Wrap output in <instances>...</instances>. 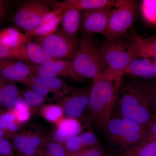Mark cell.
<instances>
[{"label":"cell","mask_w":156,"mask_h":156,"mask_svg":"<svg viewBox=\"0 0 156 156\" xmlns=\"http://www.w3.org/2000/svg\"><path fill=\"white\" fill-rule=\"evenodd\" d=\"M120 108L123 118L147 126L156 115V105L148 84L131 82L125 85Z\"/></svg>","instance_id":"1"},{"label":"cell","mask_w":156,"mask_h":156,"mask_svg":"<svg viewBox=\"0 0 156 156\" xmlns=\"http://www.w3.org/2000/svg\"><path fill=\"white\" fill-rule=\"evenodd\" d=\"M122 84L105 80L93 81L87 111L90 121L101 131H106L112 119L118 92Z\"/></svg>","instance_id":"2"},{"label":"cell","mask_w":156,"mask_h":156,"mask_svg":"<svg viewBox=\"0 0 156 156\" xmlns=\"http://www.w3.org/2000/svg\"><path fill=\"white\" fill-rule=\"evenodd\" d=\"M99 50L107 69L95 80H105L122 84L126 68L133 59L139 56L134 42L128 44L118 38L107 40Z\"/></svg>","instance_id":"3"},{"label":"cell","mask_w":156,"mask_h":156,"mask_svg":"<svg viewBox=\"0 0 156 156\" xmlns=\"http://www.w3.org/2000/svg\"><path fill=\"white\" fill-rule=\"evenodd\" d=\"M77 73L83 78L95 80L107 69L98 48L88 37L83 36L75 56L72 60Z\"/></svg>","instance_id":"4"},{"label":"cell","mask_w":156,"mask_h":156,"mask_svg":"<svg viewBox=\"0 0 156 156\" xmlns=\"http://www.w3.org/2000/svg\"><path fill=\"white\" fill-rule=\"evenodd\" d=\"M115 8L112 9L106 28L102 34L106 40L117 39L122 35L135 20L136 5L134 1H115Z\"/></svg>","instance_id":"5"},{"label":"cell","mask_w":156,"mask_h":156,"mask_svg":"<svg viewBox=\"0 0 156 156\" xmlns=\"http://www.w3.org/2000/svg\"><path fill=\"white\" fill-rule=\"evenodd\" d=\"M35 43L53 58L72 61L79 48L80 40L71 37L58 30L45 36L35 37Z\"/></svg>","instance_id":"6"},{"label":"cell","mask_w":156,"mask_h":156,"mask_svg":"<svg viewBox=\"0 0 156 156\" xmlns=\"http://www.w3.org/2000/svg\"><path fill=\"white\" fill-rule=\"evenodd\" d=\"M50 11V7L46 1H27L17 9L14 14V22L25 33L31 31L36 28Z\"/></svg>","instance_id":"7"},{"label":"cell","mask_w":156,"mask_h":156,"mask_svg":"<svg viewBox=\"0 0 156 156\" xmlns=\"http://www.w3.org/2000/svg\"><path fill=\"white\" fill-rule=\"evenodd\" d=\"M27 65L34 75L39 77L53 78L59 76L69 78L73 81L79 82L83 79L77 73L72 61L70 60L58 59L41 65Z\"/></svg>","instance_id":"8"},{"label":"cell","mask_w":156,"mask_h":156,"mask_svg":"<svg viewBox=\"0 0 156 156\" xmlns=\"http://www.w3.org/2000/svg\"><path fill=\"white\" fill-rule=\"evenodd\" d=\"M90 88L77 89L58 100L57 103L63 109L66 117L78 119L82 116L87 109L89 103Z\"/></svg>","instance_id":"9"},{"label":"cell","mask_w":156,"mask_h":156,"mask_svg":"<svg viewBox=\"0 0 156 156\" xmlns=\"http://www.w3.org/2000/svg\"><path fill=\"white\" fill-rule=\"evenodd\" d=\"M112 10L111 8H105L84 11L82 16V26L84 31L89 35L103 33Z\"/></svg>","instance_id":"10"},{"label":"cell","mask_w":156,"mask_h":156,"mask_svg":"<svg viewBox=\"0 0 156 156\" xmlns=\"http://www.w3.org/2000/svg\"><path fill=\"white\" fill-rule=\"evenodd\" d=\"M34 75L27 64L20 60L0 59V76L9 80L23 83Z\"/></svg>","instance_id":"11"},{"label":"cell","mask_w":156,"mask_h":156,"mask_svg":"<svg viewBox=\"0 0 156 156\" xmlns=\"http://www.w3.org/2000/svg\"><path fill=\"white\" fill-rule=\"evenodd\" d=\"M56 128L50 136L51 139L63 144L71 137L80 134L82 126L77 119L63 117L56 123Z\"/></svg>","instance_id":"12"},{"label":"cell","mask_w":156,"mask_h":156,"mask_svg":"<svg viewBox=\"0 0 156 156\" xmlns=\"http://www.w3.org/2000/svg\"><path fill=\"white\" fill-rule=\"evenodd\" d=\"M32 83L39 84L49 89L53 94V100H58L76 89L57 78H41L33 75L23 83L25 85Z\"/></svg>","instance_id":"13"},{"label":"cell","mask_w":156,"mask_h":156,"mask_svg":"<svg viewBox=\"0 0 156 156\" xmlns=\"http://www.w3.org/2000/svg\"><path fill=\"white\" fill-rule=\"evenodd\" d=\"M62 144L67 153L77 152L89 148L101 146L97 136L90 131L71 137Z\"/></svg>","instance_id":"14"},{"label":"cell","mask_w":156,"mask_h":156,"mask_svg":"<svg viewBox=\"0 0 156 156\" xmlns=\"http://www.w3.org/2000/svg\"><path fill=\"white\" fill-rule=\"evenodd\" d=\"M125 74L149 79L156 76V69L149 58L138 56L130 62L125 70Z\"/></svg>","instance_id":"15"},{"label":"cell","mask_w":156,"mask_h":156,"mask_svg":"<svg viewBox=\"0 0 156 156\" xmlns=\"http://www.w3.org/2000/svg\"><path fill=\"white\" fill-rule=\"evenodd\" d=\"M31 42V37L14 27L0 30V46L11 49L23 47Z\"/></svg>","instance_id":"16"},{"label":"cell","mask_w":156,"mask_h":156,"mask_svg":"<svg viewBox=\"0 0 156 156\" xmlns=\"http://www.w3.org/2000/svg\"><path fill=\"white\" fill-rule=\"evenodd\" d=\"M115 1L109 0H68L62 2H54L56 8L64 9L73 8L80 10H95L115 7Z\"/></svg>","instance_id":"17"},{"label":"cell","mask_w":156,"mask_h":156,"mask_svg":"<svg viewBox=\"0 0 156 156\" xmlns=\"http://www.w3.org/2000/svg\"><path fill=\"white\" fill-rule=\"evenodd\" d=\"M19 96V90L15 82L0 76V107L11 108Z\"/></svg>","instance_id":"18"},{"label":"cell","mask_w":156,"mask_h":156,"mask_svg":"<svg viewBox=\"0 0 156 156\" xmlns=\"http://www.w3.org/2000/svg\"><path fill=\"white\" fill-rule=\"evenodd\" d=\"M81 21L80 11L69 8L65 9L62 20V27L59 30L71 37H76Z\"/></svg>","instance_id":"19"},{"label":"cell","mask_w":156,"mask_h":156,"mask_svg":"<svg viewBox=\"0 0 156 156\" xmlns=\"http://www.w3.org/2000/svg\"><path fill=\"white\" fill-rule=\"evenodd\" d=\"M132 35L139 56L156 58V36L143 38L135 32H132Z\"/></svg>","instance_id":"20"},{"label":"cell","mask_w":156,"mask_h":156,"mask_svg":"<svg viewBox=\"0 0 156 156\" xmlns=\"http://www.w3.org/2000/svg\"><path fill=\"white\" fill-rule=\"evenodd\" d=\"M26 52L30 63L41 65L46 62L58 60L52 57L41 46L30 42L25 46Z\"/></svg>","instance_id":"21"},{"label":"cell","mask_w":156,"mask_h":156,"mask_svg":"<svg viewBox=\"0 0 156 156\" xmlns=\"http://www.w3.org/2000/svg\"><path fill=\"white\" fill-rule=\"evenodd\" d=\"M119 156H156V140H145Z\"/></svg>","instance_id":"22"},{"label":"cell","mask_w":156,"mask_h":156,"mask_svg":"<svg viewBox=\"0 0 156 156\" xmlns=\"http://www.w3.org/2000/svg\"><path fill=\"white\" fill-rule=\"evenodd\" d=\"M147 132L148 130L143 131H126L117 144L119 146L120 150L122 151L121 154L145 140Z\"/></svg>","instance_id":"23"},{"label":"cell","mask_w":156,"mask_h":156,"mask_svg":"<svg viewBox=\"0 0 156 156\" xmlns=\"http://www.w3.org/2000/svg\"><path fill=\"white\" fill-rule=\"evenodd\" d=\"M49 134H46L42 129H32L22 156L33 155L37 154L40 147Z\"/></svg>","instance_id":"24"},{"label":"cell","mask_w":156,"mask_h":156,"mask_svg":"<svg viewBox=\"0 0 156 156\" xmlns=\"http://www.w3.org/2000/svg\"><path fill=\"white\" fill-rule=\"evenodd\" d=\"M64 14V11L55 19L49 22L40 24L37 27L31 31L25 32L29 36H45L55 33L58 29V25L61 22Z\"/></svg>","instance_id":"25"},{"label":"cell","mask_w":156,"mask_h":156,"mask_svg":"<svg viewBox=\"0 0 156 156\" xmlns=\"http://www.w3.org/2000/svg\"><path fill=\"white\" fill-rule=\"evenodd\" d=\"M39 156H66V152L62 144L51 139L50 134L40 147Z\"/></svg>","instance_id":"26"},{"label":"cell","mask_w":156,"mask_h":156,"mask_svg":"<svg viewBox=\"0 0 156 156\" xmlns=\"http://www.w3.org/2000/svg\"><path fill=\"white\" fill-rule=\"evenodd\" d=\"M19 95L25 100L30 109L32 114L39 111L44 105L46 99L38 93L30 89L19 91Z\"/></svg>","instance_id":"27"},{"label":"cell","mask_w":156,"mask_h":156,"mask_svg":"<svg viewBox=\"0 0 156 156\" xmlns=\"http://www.w3.org/2000/svg\"><path fill=\"white\" fill-rule=\"evenodd\" d=\"M39 112L45 120L55 124L63 118L64 115L63 109L58 104L44 105Z\"/></svg>","instance_id":"28"},{"label":"cell","mask_w":156,"mask_h":156,"mask_svg":"<svg viewBox=\"0 0 156 156\" xmlns=\"http://www.w3.org/2000/svg\"><path fill=\"white\" fill-rule=\"evenodd\" d=\"M11 108L14 111L17 116V121L21 124L29 121L32 115L28 104L20 95L15 101L14 106Z\"/></svg>","instance_id":"29"},{"label":"cell","mask_w":156,"mask_h":156,"mask_svg":"<svg viewBox=\"0 0 156 156\" xmlns=\"http://www.w3.org/2000/svg\"><path fill=\"white\" fill-rule=\"evenodd\" d=\"M13 59L30 62L26 52L25 46L11 49L0 46V59Z\"/></svg>","instance_id":"30"},{"label":"cell","mask_w":156,"mask_h":156,"mask_svg":"<svg viewBox=\"0 0 156 156\" xmlns=\"http://www.w3.org/2000/svg\"><path fill=\"white\" fill-rule=\"evenodd\" d=\"M106 131L108 133L111 142L117 144L125 132L122 119H112L108 123Z\"/></svg>","instance_id":"31"},{"label":"cell","mask_w":156,"mask_h":156,"mask_svg":"<svg viewBox=\"0 0 156 156\" xmlns=\"http://www.w3.org/2000/svg\"><path fill=\"white\" fill-rule=\"evenodd\" d=\"M143 17L147 22L156 25V0H143L141 2Z\"/></svg>","instance_id":"32"},{"label":"cell","mask_w":156,"mask_h":156,"mask_svg":"<svg viewBox=\"0 0 156 156\" xmlns=\"http://www.w3.org/2000/svg\"><path fill=\"white\" fill-rule=\"evenodd\" d=\"M15 120H17V116L12 109L0 111V127L4 131L8 132L9 125Z\"/></svg>","instance_id":"33"},{"label":"cell","mask_w":156,"mask_h":156,"mask_svg":"<svg viewBox=\"0 0 156 156\" xmlns=\"http://www.w3.org/2000/svg\"><path fill=\"white\" fill-rule=\"evenodd\" d=\"M66 156H110L101 146L86 149L76 153L66 152Z\"/></svg>","instance_id":"34"},{"label":"cell","mask_w":156,"mask_h":156,"mask_svg":"<svg viewBox=\"0 0 156 156\" xmlns=\"http://www.w3.org/2000/svg\"><path fill=\"white\" fill-rule=\"evenodd\" d=\"M12 142L9 139L0 137V156H14Z\"/></svg>","instance_id":"35"},{"label":"cell","mask_w":156,"mask_h":156,"mask_svg":"<svg viewBox=\"0 0 156 156\" xmlns=\"http://www.w3.org/2000/svg\"><path fill=\"white\" fill-rule=\"evenodd\" d=\"M28 87L29 89H31L35 92L38 93L44 98L46 100H50V98L48 96L49 93H51V91L44 86L39 84L32 83L26 85Z\"/></svg>","instance_id":"36"},{"label":"cell","mask_w":156,"mask_h":156,"mask_svg":"<svg viewBox=\"0 0 156 156\" xmlns=\"http://www.w3.org/2000/svg\"><path fill=\"white\" fill-rule=\"evenodd\" d=\"M148 132L146 140H156V115L147 126Z\"/></svg>","instance_id":"37"},{"label":"cell","mask_w":156,"mask_h":156,"mask_svg":"<svg viewBox=\"0 0 156 156\" xmlns=\"http://www.w3.org/2000/svg\"><path fill=\"white\" fill-rule=\"evenodd\" d=\"M9 7V2L8 1L0 0V23L6 16Z\"/></svg>","instance_id":"38"},{"label":"cell","mask_w":156,"mask_h":156,"mask_svg":"<svg viewBox=\"0 0 156 156\" xmlns=\"http://www.w3.org/2000/svg\"><path fill=\"white\" fill-rule=\"evenodd\" d=\"M16 134H11L3 130L0 127V137H4L7 139H12Z\"/></svg>","instance_id":"39"},{"label":"cell","mask_w":156,"mask_h":156,"mask_svg":"<svg viewBox=\"0 0 156 156\" xmlns=\"http://www.w3.org/2000/svg\"><path fill=\"white\" fill-rule=\"evenodd\" d=\"M148 86L150 90L154 101V103L156 105V85L155 84H148Z\"/></svg>","instance_id":"40"},{"label":"cell","mask_w":156,"mask_h":156,"mask_svg":"<svg viewBox=\"0 0 156 156\" xmlns=\"http://www.w3.org/2000/svg\"><path fill=\"white\" fill-rule=\"evenodd\" d=\"M154 65L156 69V58H155V60L154 62Z\"/></svg>","instance_id":"41"},{"label":"cell","mask_w":156,"mask_h":156,"mask_svg":"<svg viewBox=\"0 0 156 156\" xmlns=\"http://www.w3.org/2000/svg\"><path fill=\"white\" fill-rule=\"evenodd\" d=\"M29 156H39L38 154H36L33 155H31Z\"/></svg>","instance_id":"42"}]
</instances>
